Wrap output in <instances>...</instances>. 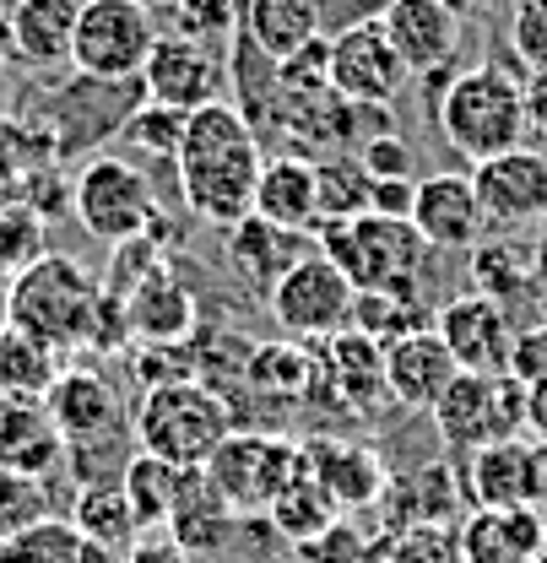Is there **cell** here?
<instances>
[{
  "mask_svg": "<svg viewBox=\"0 0 547 563\" xmlns=\"http://www.w3.org/2000/svg\"><path fill=\"white\" fill-rule=\"evenodd\" d=\"M98 298H103V287L87 277L70 255L44 250L28 272L11 277V325L39 336L44 347H55L66 357V352L87 347Z\"/></svg>",
  "mask_w": 547,
  "mask_h": 563,
  "instance_id": "5",
  "label": "cell"
},
{
  "mask_svg": "<svg viewBox=\"0 0 547 563\" xmlns=\"http://www.w3.org/2000/svg\"><path fill=\"white\" fill-rule=\"evenodd\" d=\"M380 27L396 44V55L412 76L450 70L456 49H461V16H456L450 0H385Z\"/></svg>",
  "mask_w": 547,
  "mask_h": 563,
  "instance_id": "18",
  "label": "cell"
},
{
  "mask_svg": "<svg viewBox=\"0 0 547 563\" xmlns=\"http://www.w3.org/2000/svg\"><path fill=\"white\" fill-rule=\"evenodd\" d=\"M434 331L445 336L456 368H472V374H504V368H510L515 325H510L504 303L488 298V292H461V298L439 303Z\"/></svg>",
  "mask_w": 547,
  "mask_h": 563,
  "instance_id": "17",
  "label": "cell"
},
{
  "mask_svg": "<svg viewBox=\"0 0 547 563\" xmlns=\"http://www.w3.org/2000/svg\"><path fill=\"white\" fill-rule=\"evenodd\" d=\"M272 303V320L282 325V336L293 342H331L352 331V303H358V287L347 282V272L320 255V250H304L282 277L276 287L266 292Z\"/></svg>",
  "mask_w": 547,
  "mask_h": 563,
  "instance_id": "9",
  "label": "cell"
},
{
  "mask_svg": "<svg viewBox=\"0 0 547 563\" xmlns=\"http://www.w3.org/2000/svg\"><path fill=\"white\" fill-rule=\"evenodd\" d=\"M76 5L81 0H11L6 27L22 55V66H70V33H76Z\"/></svg>",
  "mask_w": 547,
  "mask_h": 563,
  "instance_id": "27",
  "label": "cell"
},
{
  "mask_svg": "<svg viewBox=\"0 0 547 563\" xmlns=\"http://www.w3.org/2000/svg\"><path fill=\"white\" fill-rule=\"evenodd\" d=\"M125 314H131V342L146 347H174L190 336L196 325V298L168 277V272H152L146 282H136L125 292Z\"/></svg>",
  "mask_w": 547,
  "mask_h": 563,
  "instance_id": "28",
  "label": "cell"
},
{
  "mask_svg": "<svg viewBox=\"0 0 547 563\" xmlns=\"http://www.w3.org/2000/svg\"><path fill=\"white\" fill-rule=\"evenodd\" d=\"M434 428L450 450H478L493 439H515L526 433V385L504 368V374H472L456 368V379L439 390V401L428 407Z\"/></svg>",
  "mask_w": 547,
  "mask_h": 563,
  "instance_id": "10",
  "label": "cell"
},
{
  "mask_svg": "<svg viewBox=\"0 0 547 563\" xmlns=\"http://www.w3.org/2000/svg\"><path fill=\"white\" fill-rule=\"evenodd\" d=\"M298 472H304V444H293L282 433H261V428H233L206 461L211 488L228 498V509L239 520L244 515H266L276 504V493L287 488Z\"/></svg>",
  "mask_w": 547,
  "mask_h": 563,
  "instance_id": "8",
  "label": "cell"
},
{
  "mask_svg": "<svg viewBox=\"0 0 547 563\" xmlns=\"http://www.w3.org/2000/svg\"><path fill=\"white\" fill-rule=\"evenodd\" d=\"M456 379V357L445 347V336L434 325L407 331L396 342H385V390L396 407L407 412H428L439 401V390Z\"/></svg>",
  "mask_w": 547,
  "mask_h": 563,
  "instance_id": "22",
  "label": "cell"
},
{
  "mask_svg": "<svg viewBox=\"0 0 547 563\" xmlns=\"http://www.w3.org/2000/svg\"><path fill=\"white\" fill-rule=\"evenodd\" d=\"M510 49L526 70H547V0H510Z\"/></svg>",
  "mask_w": 547,
  "mask_h": 563,
  "instance_id": "43",
  "label": "cell"
},
{
  "mask_svg": "<svg viewBox=\"0 0 547 563\" xmlns=\"http://www.w3.org/2000/svg\"><path fill=\"white\" fill-rule=\"evenodd\" d=\"M412 196H417V179H374L369 211H380V217H412Z\"/></svg>",
  "mask_w": 547,
  "mask_h": 563,
  "instance_id": "48",
  "label": "cell"
},
{
  "mask_svg": "<svg viewBox=\"0 0 547 563\" xmlns=\"http://www.w3.org/2000/svg\"><path fill=\"white\" fill-rule=\"evenodd\" d=\"M521 92H526V125L547 136V70H532L521 81Z\"/></svg>",
  "mask_w": 547,
  "mask_h": 563,
  "instance_id": "49",
  "label": "cell"
},
{
  "mask_svg": "<svg viewBox=\"0 0 547 563\" xmlns=\"http://www.w3.org/2000/svg\"><path fill=\"white\" fill-rule=\"evenodd\" d=\"M261 136L250 131V120L233 103H206L185 120V141L174 157L179 174V196L190 217H201L206 228H233L255 211V185H261Z\"/></svg>",
  "mask_w": 547,
  "mask_h": 563,
  "instance_id": "1",
  "label": "cell"
},
{
  "mask_svg": "<svg viewBox=\"0 0 547 563\" xmlns=\"http://www.w3.org/2000/svg\"><path fill=\"white\" fill-rule=\"evenodd\" d=\"M510 374L521 385H547V320L532 331H515L510 342Z\"/></svg>",
  "mask_w": 547,
  "mask_h": 563,
  "instance_id": "46",
  "label": "cell"
},
{
  "mask_svg": "<svg viewBox=\"0 0 547 563\" xmlns=\"http://www.w3.org/2000/svg\"><path fill=\"white\" fill-rule=\"evenodd\" d=\"M461 563H532L547 548V520L537 504L526 509H482L472 504L456 526Z\"/></svg>",
  "mask_w": 547,
  "mask_h": 563,
  "instance_id": "20",
  "label": "cell"
},
{
  "mask_svg": "<svg viewBox=\"0 0 547 563\" xmlns=\"http://www.w3.org/2000/svg\"><path fill=\"white\" fill-rule=\"evenodd\" d=\"M0 466L28 477H61L66 472V439L50 422L44 396L0 390Z\"/></svg>",
  "mask_w": 547,
  "mask_h": 563,
  "instance_id": "21",
  "label": "cell"
},
{
  "mask_svg": "<svg viewBox=\"0 0 547 563\" xmlns=\"http://www.w3.org/2000/svg\"><path fill=\"white\" fill-rule=\"evenodd\" d=\"M157 44V16L146 0H81L70 33V70L125 81L141 76Z\"/></svg>",
  "mask_w": 547,
  "mask_h": 563,
  "instance_id": "11",
  "label": "cell"
},
{
  "mask_svg": "<svg viewBox=\"0 0 547 563\" xmlns=\"http://www.w3.org/2000/svg\"><path fill=\"white\" fill-rule=\"evenodd\" d=\"M146 5H157V0H146ZM163 5H168V0H163Z\"/></svg>",
  "mask_w": 547,
  "mask_h": 563,
  "instance_id": "54",
  "label": "cell"
},
{
  "mask_svg": "<svg viewBox=\"0 0 547 563\" xmlns=\"http://www.w3.org/2000/svg\"><path fill=\"white\" fill-rule=\"evenodd\" d=\"M298 563H369V537L352 531L347 520H337L320 537L298 542Z\"/></svg>",
  "mask_w": 547,
  "mask_h": 563,
  "instance_id": "44",
  "label": "cell"
},
{
  "mask_svg": "<svg viewBox=\"0 0 547 563\" xmlns=\"http://www.w3.org/2000/svg\"><path fill=\"white\" fill-rule=\"evenodd\" d=\"M358 163L374 174V179H412L417 174V157H412V146L396 131H380V136H369L358 146Z\"/></svg>",
  "mask_w": 547,
  "mask_h": 563,
  "instance_id": "45",
  "label": "cell"
},
{
  "mask_svg": "<svg viewBox=\"0 0 547 563\" xmlns=\"http://www.w3.org/2000/svg\"><path fill=\"white\" fill-rule=\"evenodd\" d=\"M185 120L190 114H179V109H168V103H141L136 114L125 120V141L136 146L141 157H157V163H174L179 157V141H185Z\"/></svg>",
  "mask_w": 547,
  "mask_h": 563,
  "instance_id": "42",
  "label": "cell"
},
{
  "mask_svg": "<svg viewBox=\"0 0 547 563\" xmlns=\"http://www.w3.org/2000/svg\"><path fill=\"white\" fill-rule=\"evenodd\" d=\"M44 407H50V422L61 428L66 450H92V444L125 439L120 396L98 368H61L55 385L44 390Z\"/></svg>",
  "mask_w": 547,
  "mask_h": 563,
  "instance_id": "16",
  "label": "cell"
},
{
  "mask_svg": "<svg viewBox=\"0 0 547 563\" xmlns=\"http://www.w3.org/2000/svg\"><path fill=\"white\" fill-rule=\"evenodd\" d=\"M320 0H239V33L272 60H287L293 49L320 38Z\"/></svg>",
  "mask_w": 547,
  "mask_h": 563,
  "instance_id": "30",
  "label": "cell"
},
{
  "mask_svg": "<svg viewBox=\"0 0 547 563\" xmlns=\"http://www.w3.org/2000/svg\"><path fill=\"white\" fill-rule=\"evenodd\" d=\"M66 520L87 542L114 548V553H125L141 537V520H136V509H131V498H125V488H120V477L114 483H81L76 498H70Z\"/></svg>",
  "mask_w": 547,
  "mask_h": 563,
  "instance_id": "31",
  "label": "cell"
},
{
  "mask_svg": "<svg viewBox=\"0 0 547 563\" xmlns=\"http://www.w3.org/2000/svg\"><path fill=\"white\" fill-rule=\"evenodd\" d=\"M445 146L467 163L499 157L510 146H526V92L504 66H467L450 70L439 98L428 103Z\"/></svg>",
  "mask_w": 547,
  "mask_h": 563,
  "instance_id": "2",
  "label": "cell"
},
{
  "mask_svg": "<svg viewBox=\"0 0 547 563\" xmlns=\"http://www.w3.org/2000/svg\"><path fill=\"white\" fill-rule=\"evenodd\" d=\"M233 509H228V498L211 488V477H206V466H185L179 472V488H174V504H168V520H163V531L179 542V548H190L196 559L201 553H217L228 537H233Z\"/></svg>",
  "mask_w": 547,
  "mask_h": 563,
  "instance_id": "24",
  "label": "cell"
},
{
  "mask_svg": "<svg viewBox=\"0 0 547 563\" xmlns=\"http://www.w3.org/2000/svg\"><path fill=\"white\" fill-rule=\"evenodd\" d=\"M141 87H146L152 103H168L179 114H196V109L222 98V87H228V55L206 49V44L185 38V33H157V44H152V55L141 66Z\"/></svg>",
  "mask_w": 547,
  "mask_h": 563,
  "instance_id": "14",
  "label": "cell"
},
{
  "mask_svg": "<svg viewBox=\"0 0 547 563\" xmlns=\"http://www.w3.org/2000/svg\"><path fill=\"white\" fill-rule=\"evenodd\" d=\"M125 563H196V553L179 548L168 531H146V537H136V542L125 548Z\"/></svg>",
  "mask_w": 547,
  "mask_h": 563,
  "instance_id": "47",
  "label": "cell"
},
{
  "mask_svg": "<svg viewBox=\"0 0 547 563\" xmlns=\"http://www.w3.org/2000/svg\"><path fill=\"white\" fill-rule=\"evenodd\" d=\"M412 228L428 239V250H472L488 239V217L472 190V174H428L412 196Z\"/></svg>",
  "mask_w": 547,
  "mask_h": 563,
  "instance_id": "19",
  "label": "cell"
},
{
  "mask_svg": "<svg viewBox=\"0 0 547 563\" xmlns=\"http://www.w3.org/2000/svg\"><path fill=\"white\" fill-rule=\"evenodd\" d=\"M81 563H125V553H114V548H98V542H87V537H81Z\"/></svg>",
  "mask_w": 547,
  "mask_h": 563,
  "instance_id": "52",
  "label": "cell"
},
{
  "mask_svg": "<svg viewBox=\"0 0 547 563\" xmlns=\"http://www.w3.org/2000/svg\"><path fill=\"white\" fill-rule=\"evenodd\" d=\"M255 217H266L287 233H315L320 201H315V157L298 152H276L261 163V185H255Z\"/></svg>",
  "mask_w": 547,
  "mask_h": 563,
  "instance_id": "25",
  "label": "cell"
},
{
  "mask_svg": "<svg viewBox=\"0 0 547 563\" xmlns=\"http://www.w3.org/2000/svg\"><path fill=\"white\" fill-rule=\"evenodd\" d=\"M0 325H11V272H0Z\"/></svg>",
  "mask_w": 547,
  "mask_h": 563,
  "instance_id": "53",
  "label": "cell"
},
{
  "mask_svg": "<svg viewBox=\"0 0 547 563\" xmlns=\"http://www.w3.org/2000/svg\"><path fill=\"white\" fill-rule=\"evenodd\" d=\"M44 515H55V498H50V477H28V472H11L0 466V542L39 526Z\"/></svg>",
  "mask_w": 547,
  "mask_h": 563,
  "instance_id": "40",
  "label": "cell"
},
{
  "mask_svg": "<svg viewBox=\"0 0 547 563\" xmlns=\"http://www.w3.org/2000/svg\"><path fill=\"white\" fill-rule=\"evenodd\" d=\"M44 222H50L44 211H33L17 196L0 207V272L17 277V272H28L44 255Z\"/></svg>",
  "mask_w": 547,
  "mask_h": 563,
  "instance_id": "41",
  "label": "cell"
},
{
  "mask_svg": "<svg viewBox=\"0 0 547 563\" xmlns=\"http://www.w3.org/2000/svg\"><path fill=\"white\" fill-rule=\"evenodd\" d=\"M467 498L482 509H526L547 498V450L532 439H493L467 455Z\"/></svg>",
  "mask_w": 547,
  "mask_h": 563,
  "instance_id": "15",
  "label": "cell"
},
{
  "mask_svg": "<svg viewBox=\"0 0 547 563\" xmlns=\"http://www.w3.org/2000/svg\"><path fill=\"white\" fill-rule=\"evenodd\" d=\"M472 190L482 201L488 228L499 233H526L547 222V157L532 146H510L499 157L472 163Z\"/></svg>",
  "mask_w": 547,
  "mask_h": 563,
  "instance_id": "12",
  "label": "cell"
},
{
  "mask_svg": "<svg viewBox=\"0 0 547 563\" xmlns=\"http://www.w3.org/2000/svg\"><path fill=\"white\" fill-rule=\"evenodd\" d=\"M17 70H22V55H17V44H11V27H6V16H0V103L11 98V87H17Z\"/></svg>",
  "mask_w": 547,
  "mask_h": 563,
  "instance_id": "50",
  "label": "cell"
},
{
  "mask_svg": "<svg viewBox=\"0 0 547 563\" xmlns=\"http://www.w3.org/2000/svg\"><path fill=\"white\" fill-rule=\"evenodd\" d=\"M298 255H304V233H287V228H276V222L255 217V211L228 228V266L250 292H272L276 277Z\"/></svg>",
  "mask_w": 547,
  "mask_h": 563,
  "instance_id": "26",
  "label": "cell"
},
{
  "mask_svg": "<svg viewBox=\"0 0 547 563\" xmlns=\"http://www.w3.org/2000/svg\"><path fill=\"white\" fill-rule=\"evenodd\" d=\"M146 103L141 76L109 81V76H81L70 70V81H61L44 109H39V131L55 146V163H76L81 152H98L114 136H125V120Z\"/></svg>",
  "mask_w": 547,
  "mask_h": 563,
  "instance_id": "6",
  "label": "cell"
},
{
  "mask_svg": "<svg viewBox=\"0 0 547 563\" xmlns=\"http://www.w3.org/2000/svg\"><path fill=\"white\" fill-rule=\"evenodd\" d=\"M228 433L233 412L201 374H174L163 385H146L136 407V444L168 466H206Z\"/></svg>",
  "mask_w": 547,
  "mask_h": 563,
  "instance_id": "4",
  "label": "cell"
},
{
  "mask_svg": "<svg viewBox=\"0 0 547 563\" xmlns=\"http://www.w3.org/2000/svg\"><path fill=\"white\" fill-rule=\"evenodd\" d=\"M472 277H478V292L504 303L510 292H521V287L537 282V250H526L515 233L478 239V244H472Z\"/></svg>",
  "mask_w": 547,
  "mask_h": 563,
  "instance_id": "34",
  "label": "cell"
},
{
  "mask_svg": "<svg viewBox=\"0 0 547 563\" xmlns=\"http://www.w3.org/2000/svg\"><path fill=\"white\" fill-rule=\"evenodd\" d=\"M304 466L320 477V488L331 493L342 509H369L380 504L391 488V472L385 461L369 450V444H352V439H309L304 444Z\"/></svg>",
  "mask_w": 547,
  "mask_h": 563,
  "instance_id": "23",
  "label": "cell"
},
{
  "mask_svg": "<svg viewBox=\"0 0 547 563\" xmlns=\"http://www.w3.org/2000/svg\"><path fill=\"white\" fill-rule=\"evenodd\" d=\"M266 520H272L276 537H287V542H309V537H320L326 526L342 520V504L320 488V477L304 466L287 488L276 493V504L266 509Z\"/></svg>",
  "mask_w": 547,
  "mask_h": 563,
  "instance_id": "32",
  "label": "cell"
},
{
  "mask_svg": "<svg viewBox=\"0 0 547 563\" xmlns=\"http://www.w3.org/2000/svg\"><path fill=\"white\" fill-rule=\"evenodd\" d=\"M326 66H331L337 98H347V103H385V109L402 98V87H407V76H412L402 66V55H396V44L385 38L380 16H363V22L342 27L331 38Z\"/></svg>",
  "mask_w": 547,
  "mask_h": 563,
  "instance_id": "13",
  "label": "cell"
},
{
  "mask_svg": "<svg viewBox=\"0 0 547 563\" xmlns=\"http://www.w3.org/2000/svg\"><path fill=\"white\" fill-rule=\"evenodd\" d=\"M179 472H185V466H168V461H157V455H146V450H136V455L125 461L120 488H125L131 509H136L141 531H157V526L168 520V504H174V488H179Z\"/></svg>",
  "mask_w": 547,
  "mask_h": 563,
  "instance_id": "36",
  "label": "cell"
},
{
  "mask_svg": "<svg viewBox=\"0 0 547 563\" xmlns=\"http://www.w3.org/2000/svg\"><path fill=\"white\" fill-rule=\"evenodd\" d=\"M369 563H461V548H456V531L445 526H402L369 542Z\"/></svg>",
  "mask_w": 547,
  "mask_h": 563,
  "instance_id": "39",
  "label": "cell"
},
{
  "mask_svg": "<svg viewBox=\"0 0 547 563\" xmlns=\"http://www.w3.org/2000/svg\"><path fill=\"white\" fill-rule=\"evenodd\" d=\"M174 33L196 38L206 49L228 55V44L239 38V0H168Z\"/></svg>",
  "mask_w": 547,
  "mask_h": 563,
  "instance_id": "38",
  "label": "cell"
},
{
  "mask_svg": "<svg viewBox=\"0 0 547 563\" xmlns=\"http://www.w3.org/2000/svg\"><path fill=\"white\" fill-rule=\"evenodd\" d=\"M315 201H320V222H347V217H363L369 211V201H374V174L358 163V152L315 157Z\"/></svg>",
  "mask_w": 547,
  "mask_h": 563,
  "instance_id": "33",
  "label": "cell"
},
{
  "mask_svg": "<svg viewBox=\"0 0 547 563\" xmlns=\"http://www.w3.org/2000/svg\"><path fill=\"white\" fill-rule=\"evenodd\" d=\"M526 433L547 444V385H526Z\"/></svg>",
  "mask_w": 547,
  "mask_h": 563,
  "instance_id": "51",
  "label": "cell"
},
{
  "mask_svg": "<svg viewBox=\"0 0 547 563\" xmlns=\"http://www.w3.org/2000/svg\"><path fill=\"white\" fill-rule=\"evenodd\" d=\"M70 217L87 239L98 244H125L152 228L157 217V196H152V179L141 174L136 163L125 157H109V152H92L87 163H76L70 174Z\"/></svg>",
  "mask_w": 547,
  "mask_h": 563,
  "instance_id": "7",
  "label": "cell"
},
{
  "mask_svg": "<svg viewBox=\"0 0 547 563\" xmlns=\"http://www.w3.org/2000/svg\"><path fill=\"white\" fill-rule=\"evenodd\" d=\"M61 374V352L44 347L39 336L17 331V325H0V390H17V396H44Z\"/></svg>",
  "mask_w": 547,
  "mask_h": 563,
  "instance_id": "35",
  "label": "cell"
},
{
  "mask_svg": "<svg viewBox=\"0 0 547 563\" xmlns=\"http://www.w3.org/2000/svg\"><path fill=\"white\" fill-rule=\"evenodd\" d=\"M315 250L331 255L358 292H402L417 298V282L428 266V239L412 228V217H347V222H320Z\"/></svg>",
  "mask_w": 547,
  "mask_h": 563,
  "instance_id": "3",
  "label": "cell"
},
{
  "mask_svg": "<svg viewBox=\"0 0 547 563\" xmlns=\"http://www.w3.org/2000/svg\"><path fill=\"white\" fill-rule=\"evenodd\" d=\"M0 563H81V531L66 515H44L39 526L0 542Z\"/></svg>",
  "mask_w": 547,
  "mask_h": 563,
  "instance_id": "37",
  "label": "cell"
},
{
  "mask_svg": "<svg viewBox=\"0 0 547 563\" xmlns=\"http://www.w3.org/2000/svg\"><path fill=\"white\" fill-rule=\"evenodd\" d=\"M228 87H239L233 109L250 120V131L261 141H276V131H282V66L266 49H255L244 33L228 44Z\"/></svg>",
  "mask_w": 547,
  "mask_h": 563,
  "instance_id": "29",
  "label": "cell"
}]
</instances>
